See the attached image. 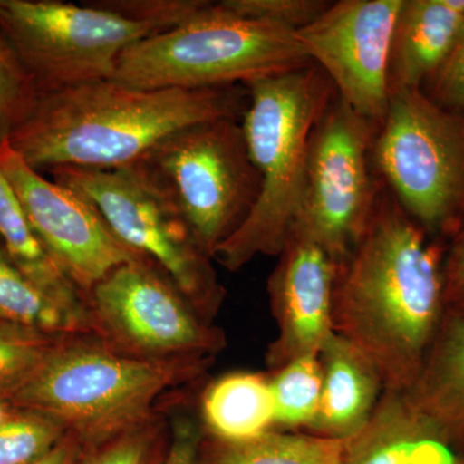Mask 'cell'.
<instances>
[{"instance_id":"1","label":"cell","mask_w":464,"mask_h":464,"mask_svg":"<svg viewBox=\"0 0 464 464\" xmlns=\"http://www.w3.org/2000/svg\"><path fill=\"white\" fill-rule=\"evenodd\" d=\"M445 252L396 199L380 195L338 267L333 332L368 357L386 390L411 389L439 331L447 311Z\"/></svg>"},{"instance_id":"2","label":"cell","mask_w":464,"mask_h":464,"mask_svg":"<svg viewBox=\"0 0 464 464\" xmlns=\"http://www.w3.org/2000/svg\"><path fill=\"white\" fill-rule=\"evenodd\" d=\"M244 85L143 90L100 81L42 94L8 143L36 172L132 166L172 134L224 118H243Z\"/></svg>"},{"instance_id":"3","label":"cell","mask_w":464,"mask_h":464,"mask_svg":"<svg viewBox=\"0 0 464 464\" xmlns=\"http://www.w3.org/2000/svg\"><path fill=\"white\" fill-rule=\"evenodd\" d=\"M81 337H61L29 374L0 392L63 424L87 451L148 423L158 396L200 369L199 357L148 359Z\"/></svg>"},{"instance_id":"4","label":"cell","mask_w":464,"mask_h":464,"mask_svg":"<svg viewBox=\"0 0 464 464\" xmlns=\"http://www.w3.org/2000/svg\"><path fill=\"white\" fill-rule=\"evenodd\" d=\"M244 87L249 102L241 127L261 191L248 218L213 256L230 271L258 256L279 257L285 246L301 209L311 134L333 91L320 67L310 63Z\"/></svg>"},{"instance_id":"5","label":"cell","mask_w":464,"mask_h":464,"mask_svg":"<svg viewBox=\"0 0 464 464\" xmlns=\"http://www.w3.org/2000/svg\"><path fill=\"white\" fill-rule=\"evenodd\" d=\"M297 33L208 2L167 32L130 45L112 81L143 90L244 85L310 63Z\"/></svg>"},{"instance_id":"6","label":"cell","mask_w":464,"mask_h":464,"mask_svg":"<svg viewBox=\"0 0 464 464\" xmlns=\"http://www.w3.org/2000/svg\"><path fill=\"white\" fill-rule=\"evenodd\" d=\"M130 168L172 208L210 258L246 222L261 191L237 118L185 128Z\"/></svg>"},{"instance_id":"7","label":"cell","mask_w":464,"mask_h":464,"mask_svg":"<svg viewBox=\"0 0 464 464\" xmlns=\"http://www.w3.org/2000/svg\"><path fill=\"white\" fill-rule=\"evenodd\" d=\"M373 160L406 215L433 239L454 237L464 222V115L422 88L392 91Z\"/></svg>"},{"instance_id":"8","label":"cell","mask_w":464,"mask_h":464,"mask_svg":"<svg viewBox=\"0 0 464 464\" xmlns=\"http://www.w3.org/2000/svg\"><path fill=\"white\" fill-rule=\"evenodd\" d=\"M0 32L42 96L112 79L130 45L167 30L119 14L102 0H0Z\"/></svg>"},{"instance_id":"9","label":"cell","mask_w":464,"mask_h":464,"mask_svg":"<svg viewBox=\"0 0 464 464\" xmlns=\"http://www.w3.org/2000/svg\"><path fill=\"white\" fill-rule=\"evenodd\" d=\"M375 130L337 97L311 134L304 197L292 231L340 264L364 234L380 197L372 174Z\"/></svg>"},{"instance_id":"10","label":"cell","mask_w":464,"mask_h":464,"mask_svg":"<svg viewBox=\"0 0 464 464\" xmlns=\"http://www.w3.org/2000/svg\"><path fill=\"white\" fill-rule=\"evenodd\" d=\"M50 173L54 182L90 201L116 237L157 265L192 306L210 310L218 304L222 290L210 257L172 208L130 167H61Z\"/></svg>"},{"instance_id":"11","label":"cell","mask_w":464,"mask_h":464,"mask_svg":"<svg viewBox=\"0 0 464 464\" xmlns=\"http://www.w3.org/2000/svg\"><path fill=\"white\" fill-rule=\"evenodd\" d=\"M157 267L151 261L130 262L101 280L88 295L97 326L148 359L215 353L222 335L195 316L190 302Z\"/></svg>"},{"instance_id":"12","label":"cell","mask_w":464,"mask_h":464,"mask_svg":"<svg viewBox=\"0 0 464 464\" xmlns=\"http://www.w3.org/2000/svg\"><path fill=\"white\" fill-rule=\"evenodd\" d=\"M404 0H340L297 38L338 97L380 127L389 109L390 54Z\"/></svg>"},{"instance_id":"13","label":"cell","mask_w":464,"mask_h":464,"mask_svg":"<svg viewBox=\"0 0 464 464\" xmlns=\"http://www.w3.org/2000/svg\"><path fill=\"white\" fill-rule=\"evenodd\" d=\"M0 169L16 192L36 237L82 293L90 295L121 266L150 261L125 246L90 201L44 179L8 142L0 143Z\"/></svg>"},{"instance_id":"14","label":"cell","mask_w":464,"mask_h":464,"mask_svg":"<svg viewBox=\"0 0 464 464\" xmlns=\"http://www.w3.org/2000/svg\"><path fill=\"white\" fill-rule=\"evenodd\" d=\"M338 267L322 246L290 232L267 285L277 326L266 353L270 373L299 357L319 355L331 337Z\"/></svg>"},{"instance_id":"15","label":"cell","mask_w":464,"mask_h":464,"mask_svg":"<svg viewBox=\"0 0 464 464\" xmlns=\"http://www.w3.org/2000/svg\"><path fill=\"white\" fill-rule=\"evenodd\" d=\"M409 401L449 451L464 456V315L447 307Z\"/></svg>"},{"instance_id":"16","label":"cell","mask_w":464,"mask_h":464,"mask_svg":"<svg viewBox=\"0 0 464 464\" xmlns=\"http://www.w3.org/2000/svg\"><path fill=\"white\" fill-rule=\"evenodd\" d=\"M317 357L322 398L315 420L304 432L344 441L373 413L384 384L368 357L337 333H332Z\"/></svg>"},{"instance_id":"17","label":"cell","mask_w":464,"mask_h":464,"mask_svg":"<svg viewBox=\"0 0 464 464\" xmlns=\"http://www.w3.org/2000/svg\"><path fill=\"white\" fill-rule=\"evenodd\" d=\"M463 26L464 0H404L391 44V92L422 88L447 60Z\"/></svg>"},{"instance_id":"18","label":"cell","mask_w":464,"mask_h":464,"mask_svg":"<svg viewBox=\"0 0 464 464\" xmlns=\"http://www.w3.org/2000/svg\"><path fill=\"white\" fill-rule=\"evenodd\" d=\"M454 458L409 401L384 389L362 430L343 441L341 464H453Z\"/></svg>"},{"instance_id":"19","label":"cell","mask_w":464,"mask_h":464,"mask_svg":"<svg viewBox=\"0 0 464 464\" xmlns=\"http://www.w3.org/2000/svg\"><path fill=\"white\" fill-rule=\"evenodd\" d=\"M0 241L9 259L30 282L87 331H96L90 304L36 237L7 177L0 169Z\"/></svg>"},{"instance_id":"20","label":"cell","mask_w":464,"mask_h":464,"mask_svg":"<svg viewBox=\"0 0 464 464\" xmlns=\"http://www.w3.org/2000/svg\"><path fill=\"white\" fill-rule=\"evenodd\" d=\"M203 420L209 438L237 441L275 429L270 378L234 373L210 384L203 399Z\"/></svg>"},{"instance_id":"21","label":"cell","mask_w":464,"mask_h":464,"mask_svg":"<svg viewBox=\"0 0 464 464\" xmlns=\"http://www.w3.org/2000/svg\"><path fill=\"white\" fill-rule=\"evenodd\" d=\"M343 441L304 431L268 430L253 438L200 442L199 464H341Z\"/></svg>"},{"instance_id":"22","label":"cell","mask_w":464,"mask_h":464,"mask_svg":"<svg viewBox=\"0 0 464 464\" xmlns=\"http://www.w3.org/2000/svg\"><path fill=\"white\" fill-rule=\"evenodd\" d=\"M0 320L52 335L87 331L21 273L0 248Z\"/></svg>"},{"instance_id":"23","label":"cell","mask_w":464,"mask_h":464,"mask_svg":"<svg viewBox=\"0 0 464 464\" xmlns=\"http://www.w3.org/2000/svg\"><path fill=\"white\" fill-rule=\"evenodd\" d=\"M274 400L275 429L306 431L315 420L323 374L317 355L293 360L268 374Z\"/></svg>"},{"instance_id":"24","label":"cell","mask_w":464,"mask_h":464,"mask_svg":"<svg viewBox=\"0 0 464 464\" xmlns=\"http://www.w3.org/2000/svg\"><path fill=\"white\" fill-rule=\"evenodd\" d=\"M67 435L63 424L23 411L0 423V464H27L47 454Z\"/></svg>"},{"instance_id":"25","label":"cell","mask_w":464,"mask_h":464,"mask_svg":"<svg viewBox=\"0 0 464 464\" xmlns=\"http://www.w3.org/2000/svg\"><path fill=\"white\" fill-rule=\"evenodd\" d=\"M39 97L32 75L0 32V143L11 140L32 114Z\"/></svg>"},{"instance_id":"26","label":"cell","mask_w":464,"mask_h":464,"mask_svg":"<svg viewBox=\"0 0 464 464\" xmlns=\"http://www.w3.org/2000/svg\"><path fill=\"white\" fill-rule=\"evenodd\" d=\"M61 337L0 320V391L29 374Z\"/></svg>"},{"instance_id":"27","label":"cell","mask_w":464,"mask_h":464,"mask_svg":"<svg viewBox=\"0 0 464 464\" xmlns=\"http://www.w3.org/2000/svg\"><path fill=\"white\" fill-rule=\"evenodd\" d=\"M167 449L160 430L148 422L85 451L79 464H160Z\"/></svg>"},{"instance_id":"28","label":"cell","mask_w":464,"mask_h":464,"mask_svg":"<svg viewBox=\"0 0 464 464\" xmlns=\"http://www.w3.org/2000/svg\"><path fill=\"white\" fill-rule=\"evenodd\" d=\"M224 7L240 16L268 21L293 32L304 29L331 5L324 0H224Z\"/></svg>"},{"instance_id":"29","label":"cell","mask_w":464,"mask_h":464,"mask_svg":"<svg viewBox=\"0 0 464 464\" xmlns=\"http://www.w3.org/2000/svg\"><path fill=\"white\" fill-rule=\"evenodd\" d=\"M422 90L441 108L464 115V26L447 60Z\"/></svg>"},{"instance_id":"30","label":"cell","mask_w":464,"mask_h":464,"mask_svg":"<svg viewBox=\"0 0 464 464\" xmlns=\"http://www.w3.org/2000/svg\"><path fill=\"white\" fill-rule=\"evenodd\" d=\"M200 442L198 427L181 418L174 424L172 440L160 464H199Z\"/></svg>"},{"instance_id":"31","label":"cell","mask_w":464,"mask_h":464,"mask_svg":"<svg viewBox=\"0 0 464 464\" xmlns=\"http://www.w3.org/2000/svg\"><path fill=\"white\" fill-rule=\"evenodd\" d=\"M442 275L448 307L464 295V222L445 252Z\"/></svg>"},{"instance_id":"32","label":"cell","mask_w":464,"mask_h":464,"mask_svg":"<svg viewBox=\"0 0 464 464\" xmlns=\"http://www.w3.org/2000/svg\"><path fill=\"white\" fill-rule=\"evenodd\" d=\"M85 451L83 445L74 436L67 433L47 454L27 464H79Z\"/></svg>"},{"instance_id":"33","label":"cell","mask_w":464,"mask_h":464,"mask_svg":"<svg viewBox=\"0 0 464 464\" xmlns=\"http://www.w3.org/2000/svg\"><path fill=\"white\" fill-rule=\"evenodd\" d=\"M448 307L453 308V310H456L458 313L463 314L464 315V295L462 297L458 299L457 302H454L453 304H450V306Z\"/></svg>"},{"instance_id":"34","label":"cell","mask_w":464,"mask_h":464,"mask_svg":"<svg viewBox=\"0 0 464 464\" xmlns=\"http://www.w3.org/2000/svg\"><path fill=\"white\" fill-rule=\"evenodd\" d=\"M7 413H5V411H3V408H2V405H0V423L3 422V420H5V418L7 417Z\"/></svg>"},{"instance_id":"35","label":"cell","mask_w":464,"mask_h":464,"mask_svg":"<svg viewBox=\"0 0 464 464\" xmlns=\"http://www.w3.org/2000/svg\"><path fill=\"white\" fill-rule=\"evenodd\" d=\"M453 464H464V456H458L457 458H454Z\"/></svg>"}]
</instances>
